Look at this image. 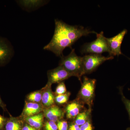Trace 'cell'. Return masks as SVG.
I'll use <instances>...</instances> for the list:
<instances>
[{
    "instance_id": "obj_24",
    "label": "cell",
    "mask_w": 130,
    "mask_h": 130,
    "mask_svg": "<svg viewBox=\"0 0 130 130\" xmlns=\"http://www.w3.org/2000/svg\"><path fill=\"white\" fill-rule=\"evenodd\" d=\"M8 118L0 115V130H4L5 124L7 121Z\"/></svg>"
},
{
    "instance_id": "obj_26",
    "label": "cell",
    "mask_w": 130,
    "mask_h": 130,
    "mask_svg": "<svg viewBox=\"0 0 130 130\" xmlns=\"http://www.w3.org/2000/svg\"><path fill=\"white\" fill-rule=\"evenodd\" d=\"M22 130H38L36 128H33L31 126L29 125L27 123L24 122L23 126L22 128Z\"/></svg>"
},
{
    "instance_id": "obj_25",
    "label": "cell",
    "mask_w": 130,
    "mask_h": 130,
    "mask_svg": "<svg viewBox=\"0 0 130 130\" xmlns=\"http://www.w3.org/2000/svg\"><path fill=\"white\" fill-rule=\"evenodd\" d=\"M68 130H81V128L80 126L73 121L69 123Z\"/></svg>"
},
{
    "instance_id": "obj_13",
    "label": "cell",
    "mask_w": 130,
    "mask_h": 130,
    "mask_svg": "<svg viewBox=\"0 0 130 130\" xmlns=\"http://www.w3.org/2000/svg\"><path fill=\"white\" fill-rule=\"evenodd\" d=\"M44 118L43 112H42L36 115L25 118L23 119V120L37 129L42 130L44 124Z\"/></svg>"
},
{
    "instance_id": "obj_14",
    "label": "cell",
    "mask_w": 130,
    "mask_h": 130,
    "mask_svg": "<svg viewBox=\"0 0 130 130\" xmlns=\"http://www.w3.org/2000/svg\"><path fill=\"white\" fill-rule=\"evenodd\" d=\"M16 2L23 9L29 12L42 6L46 4L47 2L42 1H18Z\"/></svg>"
},
{
    "instance_id": "obj_17",
    "label": "cell",
    "mask_w": 130,
    "mask_h": 130,
    "mask_svg": "<svg viewBox=\"0 0 130 130\" xmlns=\"http://www.w3.org/2000/svg\"><path fill=\"white\" fill-rule=\"evenodd\" d=\"M42 90H38L30 93L26 98L28 102L41 103V102Z\"/></svg>"
},
{
    "instance_id": "obj_1",
    "label": "cell",
    "mask_w": 130,
    "mask_h": 130,
    "mask_svg": "<svg viewBox=\"0 0 130 130\" xmlns=\"http://www.w3.org/2000/svg\"><path fill=\"white\" fill-rule=\"evenodd\" d=\"M55 29L51 41L43 47L44 50L53 52L56 56H63V51L72 46L79 38L91 33H97L78 26L70 25L58 19L55 20Z\"/></svg>"
},
{
    "instance_id": "obj_22",
    "label": "cell",
    "mask_w": 130,
    "mask_h": 130,
    "mask_svg": "<svg viewBox=\"0 0 130 130\" xmlns=\"http://www.w3.org/2000/svg\"><path fill=\"white\" fill-rule=\"evenodd\" d=\"M56 123L58 130H68L69 124L66 120L61 119Z\"/></svg>"
},
{
    "instance_id": "obj_23",
    "label": "cell",
    "mask_w": 130,
    "mask_h": 130,
    "mask_svg": "<svg viewBox=\"0 0 130 130\" xmlns=\"http://www.w3.org/2000/svg\"><path fill=\"white\" fill-rule=\"evenodd\" d=\"M81 130H93V124L91 118L85 124L80 126Z\"/></svg>"
},
{
    "instance_id": "obj_18",
    "label": "cell",
    "mask_w": 130,
    "mask_h": 130,
    "mask_svg": "<svg viewBox=\"0 0 130 130\" xmlns=\"http://www.w3.org/2000/svg\"><path fill=\"white\" fill-rule=\"evenodd\" d=\"M71 95L70 92H67L65 94L56 95L55 102L58 105H63L66 103L69 100Z\"/></svg>"
},
{
    "instance_id": "obj_8",
    "label": "cell",
    "mask_w": 130,
    "mask_h": 130,
    "mask_svg": "<svg viewBox=\"0 0 130 130\" xmlns=\"http://www.w3.org/2000/svg\"><path fill=\"white\" fill-rule=\"evenodd\" d=\"M72 76V75L63 67L59 65L56 68L48 71V81L47 84L51 85L54 84H59Z\"/></svg>"
},
{
    "instance_id": "obj_16",
    "label": "cell",
    "mask_w": 130,
    "mask_h": 130,
    "mask_svg": "<svg viewBox=\"0 0 130 130\" xmlns=\"http://www.w3.org/2000/svg\"><path fill=\"white\" fill-rule=\"evenodd\" d=\"M91 110L89 108L83 110L75 118L73 122L79 126L83 125L91 118Z\"/></svg>"
},
{
    "instance_id": "obj_28",
    "label": "cell",
    "mask_w": 130,
    "mask_h": 130,
    "mask_svg": "<svg viewBox=\"0 0 130 130\" xmlns=\"http://www.w3.org/2000/svg\"><path fill=\"white\" fill-rule=\"evenodd\" d=\"M126 130H130V127L127 128V129H126Z\"/></svg>"
},
{
    "instance_id": "obj_4",
    "label": "cell",
    "mask_w": 130,
    "mask_h": 130,
    "mask_svg": "<svg viewBox=\"0 0 130 130\" xmlns=\"http://www.w3.org/2000/svg\"><path fill=\"white\" fill-rule=\"evenodd\" d=\"M96 35L97 38L95 41L84 44L81 50L82 53L97 55H101L104 52L109 53V47L103 32L101 31Z\"/></svg>"
},
{
    "instance_id": "obj_11",
    "label": "cell",
    "mask_w": 130,
    "mask_h": 130,
    "mask_svg": "<svg viewBox=\"0 0 130 130\" xmlns=\"http://www.w3.org/2000/svg\"><path fill=\"white\" fill-rule=\"evenodd\" d=\"M44 108L41 103L27 102L25 103L21 116L23 119L33 116L43 111Z\"/></svg>"
},
{
    "instance_id": "obj_7",
    "label": "cell",
    "mask_w": 130,
    "mask_h": 130,
    "mask_svg": "<svg viewBox=\"0 0 130 130\" xmlns=\"http://www.w3.org/2000/svg\"><path fill=\"white\" fill-rule=\"evenodd\" d=\"M127 31V30L125 29L113 37L110 38H106L110 51L109 56L114 57L123 55L121 51V45L124 37Z\"/></svg>"
},
{
    "instance_id": "obj_20",
    "label": "cell",
    "mask_w": 130,
    "mask_h": 130,
    "mask_svg": "<svg viewBox=\"0 0 130 130\" xmlns=\"http://www.w3.org/2000/svg\"><path fill=\"white\" fill-rule=\"evenodd\" d=\"M42 130H58L57 123L54 121L47 120L44 122Z\"/></svg>"
},
{
    "instance_id": "obj_10",
    "label": "cell",
    "mask_w": 130,
    "mask_h": 130,
    "mask_svg": "<svg viewBox=\"0 0 130 130\" xmlns=\"http://www.w3.org/2000/svg\"><path fill=\"white\" fill-rule=\"evenodd\" d=\"M43 112L44 118L47 120L56 123L62 119L65 114L64 111L59 107L54 105L48 107L44 108Z\"/></svg>"
},
{
    "instance_id": "obj_9",
    "label": "cell",
    "mask_w": 130,
    "mask_h": 130,
    "mask_svg": "<svg viewBox=\"0 0 130 130\" xmlns=\"http://www.w3.org/2000/svg\"><path fill=\"white\" fill-rule=\"evenodd\" d=\"M84 108V104L77 99L68 103L64 111L67 118L74 120L76 116L83 110Z\"/></svg>"
},
{
    "instance_id": "obj_21",
    "label": "cell",
    "mask_w": 130,
    "mask_h": 130,
    "mask_svg": "<svg viewBox=\"0 0 130 130\" xmlns=\"http://www.w3.org/2000/svg\"><path fill=\"white\" fill-rule=\"evenodd\" d=\"M67 89L64 82H62L58 84L56 87L55 94L56 95L62 94L67 93Z\"/></svg>"
},
{
    "instance_id": "obj_6",
    "label": "cell",
    "mask_w": 130,
    "mask_h": 130,
    "mask_svg": "<svg viewBox=\"0 0 130 130\" xmlns=\"http://www.w3.org/2000/svg\"><path fill=\"white\" fill-rule=\"evenodd\" d=\"M13 47L9 40L0 36V67L6 65L14 55Z\"/></svg>"
},
{
    "instance_id": "obj_12",
    "label": "cell",
    "mask_w": 130,
    "mask_h": 130,
    "mask_svg": "<svg viewBox=\"0 0 130 130\" xmlns=\"http://www.w3.org/2000/svg\"><path fill=\"white\" fill-rule=\"evenodd\" d=\"M51 86L47 84L43 89L41 103L44 108L51 106L55 102V96L51 90Z\"/></svg>"
},
{
    "instance_id": "obj_15",
    "label": "cell",
    "mask_w": 130,
    "mask_h": 130,
    "mask_svg": "<svg viewBox=\"0 0 130 130\" xmlns=\"http://www.w3.org/2000/svg\"><path fill=\"white\" fill-rule=\"evenodd\" d=\"M23 121L19 118L13 117L10 115L5 124L4 130H22L24 123Z\"/></svg>"
},
{
    "instance_id": "obj_3",
    "label": "cell",
    "mask_w": 130,
    "mask_h": 130,
    "mask_svg": "<svg viewBox=\"0 0 130 130\" xmlns=\"http://www.w3.org/2000/svg\"><path fill=\"white\" fill-rule=\"evenodd\" d=\"M96 79L83 77L81 89L76 99L83 104L88 105L89 109H92L95 97Z\"/></svg>"
},
{
    "instance_id": "obj_5",
    "label": "cell",
    "mask_w": 130,
    "mask_h": 130,
    "mask_svg": "<svg viewBox=\"0 0 130 130\" xmlns=\"http://www.w3.org/2000/svg\"><path fill=\"white\" fill-rule=\"evenodd\" d=\"M83 57L84 75L90 74L105 61L114 58L113 56H102L101 55L90 54Z\"/></svg>"
},
{
    "instance_id": "obj_2",
    "label": "cell",
    "mask_w": 130,
    "mask_h": 130,
    "mask_svg": "<svg viewBox=\"0 0 130 130\" xmlns=\"http://www.w3.org/2000/svg\"><path fill=\"white\" fill-rule=\"evenodd\" d=\"M59 65L63 67L73 76L77 77L79 80L84 75L83 57L77 55L74 49L72 50L67 56L61 58Z\"/></svg>"
},
{
    "instance_id": "obj_27",
    "label": "cell",
    "mask_w": 130,
    "mask_h": 130,
    "mask_svg": "<svg viewBox=\"0 0 130 130\" xmlns=\"http://www.w3.org/2000/svg\"><path fill=\"white\" fill-rule=\"evenodd\" d=\"M0 107L2 108V109L5 111H7V109L6 108V106L3 102L1 97H0Z\"/></svg>"
},
{
    "instance_id": "obj_19",
    "label": "cell",
    "mask_w": 130,
    "mask_h": 130,
    "mask_svg": "<svg viewBox=\"0 0 130 130\" xmlns=\"http://www.w3.org/2000/svg\"><path fill=\"white\" fill-rule=\"evenodd\" d=\"M120 94L121 95V100L125 105L126 109L129 114V118L130 120V100L127 99L124 95L123 93V87L122 86L119 87Z\"/></svg>"
}]
</instances>
